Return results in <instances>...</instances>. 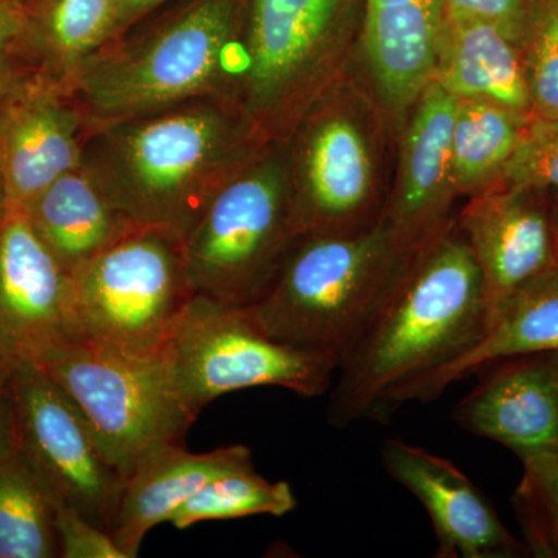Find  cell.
I'll use <instances>...</instances> for the list:
<instances>
[{
    "label": "cell",
    "instance_id": "obj_25",
    "mask_svg": "<svg viewBox=\"0 0 558 558\" xmlns=\"http://www.w3.org/2000/svg\"><path fill=\"white\" fill-rule=\"evenodd\" d=\"M296 508L292 487L284 481L259 475L253 462L209 481L172 515L175 529H189L204 521L244 517H284Z\"/></svg>",
    "mask_w": 558,
    "mask_h": 558
},
{
    "label": "cell",
    "instance_id": "obj_17",
    "mask_svg": "<svg viewBox=\"0 0 558 558\" xmlns=\"http://www.w3.org/2000/svg\"><path fill=\"white\" fill-rule=\"evenodd\" d=\"M458 98L435 80L418 95L403 138L398 189L385 215L400 240L416 248L446 227L451 185V138Z\"/></svg>",
    "mask_w": 558,
    "mask_h": 558
},
{
    "label": "cell",
    "instance_id": "obj_27",
    "mask_svg": "<svg viewBox=\"0 0 558 558\" xmlns=\"http://www.w3.org/2000/svg\"><path fill=\"white\" fill-rule=\"evenodd\" d=\"M521 53L531 116L558 120V0H529Z\"/></svg>",
    "mask_w": 558,
    "mask_h": 558
},
{
    "label": "cell",
    "instance_id": "obj_8",
    "mask_svg": "<svg viewBox=\"0 0 558 558\" xmlns=\"http://www.w3.org/2000/svg\"><path fill=\"white\" fill-rule=\"evenodd\" d=\"M165 366L183 409H202L229 392L279 387L315 398L332 388L340 360L293 347L256 328L240 307L194 295L165 348Z\"/></svg>",
    "mask_w": 558,
    "mask_h": 558
},
{
    "label": "cell",
    "instance_id": "obj_4",
    "mask_svg": "<svg viewBox=\"0 0 558 558\" xmlns=\"http://www.w3.org/2000/svg\"><path fill=\"white\" fill-rule=\"evenodd\" d=\"M416 248L385 216L365 229L301 234L267 292L240 310L271 339L340 360Z\"/></svg>",
    "mask_w": 558,
    "mask_h": 558
},
{
    "label": "cell",
    "instance_id": "obj_30",
    "mask_svg": "<svg viewBox=\"0 0 558 558\" xmlns=\"http://www.w3.org/2000/svg\"><path fill=\"white\" fill-rule=\"evenodd\" d=\"M444 10L449 21L473 20L497 25L521 46L529 0H444Z\"/></svg>",
    "mask_w": 558,
    "mask_h": 558
},
{
    "label": "cell",
    "instance_id": "obj_11",
    "mask_svg": "<svg viewBox=\"0 0 558 558\" xmlns=\"http://www.w3.org/2000/svg\"><path fill=\"white\" fill-rule=\"evenodd\" d=\"M89 119L75 95L27 68L0 100V171L9 211H24L50 183L80 167Z\"/></svg>",
    "mask_w": 558,
    "mask_h": 558
},
{
    "label": "cell",
    "instance_id": "obj_23",
    "mask_svg": "<svg viewBox=\"0 0 558 558\" xmlns=\"http://www.w3.org/2000/svg\"><path fill=\"white\" fill-rule=\"evenodd\" d=\"M57 498L20 450L0 462V558L60 557Z\"/></svg>",
    "mask_w": 558,
    "mask_h": 558
},
{
    "label": "cell",
    "instance_id": "obj_31",
    "mask_svg": "<svg viewBox=\"0 0 558 558\" xmlns=\"http://www.w3.org/2000/svg\"><path fill=\"white\" fill-rule=\"evenodd\" d=\"M25 27V7L0 3V100L11 84L28 68L21 39Z\"/></svg>",
    "mask_w": 558,
    "mask_h": 558
},
{
    "label": "cell",
    "instance_id": "obj_7",
    "mask_svg": "<svg viewBox=\"0 0 558 558\" xmlns=\"http://www.w3.org/2000/svg\"><path fill=\"white\" fill-rule=\"evenodd\" d=\"M349 0H250L233 101L260 146L286 142L315 106Z\"/></svg>",
    "mask_w": 558,
    "mask_h": 558
},
{
    "label": "cell",
    "instance_id": "obj_6",
    "mask_svg": "<svg viewBox=\"0 0 558 558\" xmlns=\"http://www.w3.org/2000/svg\"><path fill=\"white\" fill-rule=\"evenodd\" d=\"M193 299L182 240L138 227L70 274L72 340L160 357Z\"/></svg>",
    "mask_w": 558,
    "mask_h": 558
},
{
    "label": "cell",
    "instance_id": "obj_5",
    "mask_svg": "<svg viewBox=\"0 0 558 558\" xmlns=\"http://www.w3.org/2000/svg\"><path fill=\"white\" fill-rule=\"evenodd\" d=\"M301 234L288 142L269 143L222 183L183 238L194 295L231 307L256 303Z\"/></svg>",
    "mask_w": 558,
    "mask_h": 558
},
{
    "label": "cell",
    "instance_id": "obj_35",
    "mask_svg": "<svg viewBox=\"0 0 558 558\" xmlns=\"http://www.w3.org/2000/svg\"><path fill=\"white\" fill-rule=\"evenodd\" d=\"M7 213H9V199H7L5 180L0 171V220L5 218Z\"/></svg>",
    "mask_w": 558,
    "mask_h": 558
},
{
    "label": "cell",
    "instance_id": "obj_3",
    "mask_svg": "<svg viewBox=\"0 0 558 558\" xmlns=\"http://www.w3.org/2000/svg\"><path fill=\"white\" fill-rule=\"evenodd\" d=\"M250 0H186L84 62L73 95L89 124L230 98L242 65Z\"/></svg>",
    "mask_w": 558,
    "mask_h": 558
},
{
    "label": "cell",
    "instance_id": "obj_9",
    "mask_svg": "<svg viewBox=\"0 0 558 558\" xmlns=\"http://www.w3.org/2000/svg\"><path fill=\"white\" fill-rule=\"evenodd\" d=\"M83 414L98 447L126 480L148 454L193 424L163 357L134 359L69 340L35 360Z\"/></svg>",
    "mask_w": 558,
    "mask_h": 558
},
{
    "label": "cell",
    "instance_id": "obj_15",
    "mask_svg": "<svg viewBox=\"0 0 558 558\" xmlns=\"http://www.w3.org/2000/svg\"><path fill=\"white\" fill-rule=\"evenodd\" d=\"M389 476L418 499L438 539L439 558H513L529 553L486 495L449 459L402 439L381 444Z\"/></svg>",
    "mask_w": 558,
    "mask_h": 558
},
{
    "label": "cell",
    "instance_id": "obj_16",
    "mask_svg": "<svg viewBox=\"0 0 558 558\" xmlns=\"http://www.w3.org/2000/svg\"><path fill=\"white\" fill-rule=\"evenodd\" d=\"M465 432L524 458L558 450V388L545 354L499 360L454 410Z\"/></svg>",
    "mask_w": 558,
    "mask_h": 558
},
{
    "label": "cell",
    "instance_id": "obj_10",
    "mask_svg": "<svg viewBox=\"0 0 558 558\" xmlns=\"http://www.w3.org/2000/svg\"><path fill=\"white\" fill-rule=\"evenodd\" d=\"M16 449L58 505L112 532L124 480L105 458L83 414L33 360L13 362Z\"/></svg>",
    "mask_w": 558,
    "mask_h": 558
},
{
    "label": "cell",
    "instance_id": "obj_34",
    "mask_svg": "<svg viewBox=\"0 0 558 558\" xmlns=\"http://www.w3.org/2000/svg\"><path fill=\"white\" fill-rule=\"evenodd\" d=\"M422 0H366V9H384V7H409Z\"/></svg>",
    "mask_w": 558,
    "mask_h": 558
},
{
    "label": "cell",
    "instance_id": "obj_18",
    "mask_svg": "<svg viewBox=\"0 0 558 558\" xmlns=\"http://www.w3.org/2000/svg\"><path fill=\"white\" fill-rule=\"evenodd\" d=\"M553 352H558V267L502 300L492 312L478 343L450 365L403 388L392 400V410L414 400L429 402L454 381L499 360Z\"/></svg>",
    "mask_w": 558,
    "mask_h": 558
},
{
    "label": "cell",
    "instance_id": "obj_12",
    "mask_svg": "<svg viewBox=\"0 0 558 558\" xmlns=\"http://www.w3.org/2000/svg\"><path fill=\"white\" fill-rule=\"evenodd\" d=\"M301 233L373 226V160L365 135L341 113L312 108L286 140Z\"/></svg>",
    "mask_w": 558,
    "mask_h": 558
},
{
    "label": "cell",
    "instance_id": "obj_32",
    "mask_svg": "<svg viewBox=\"0 0 558 558\" xmlns=\"http://www.w3.org/2000/svg\"><path fill=\"white\" fill-rule=\"evenodd\" d=\"M16 450L14 424L13 362L0 355V462Z\"/></svg>",
    "mask_w": 558,
    "mask_h": 558
},
{
    "label": "cell",
    "instance_id": "obj_37",
    "mask_svg": "<svg viewBox=\"0 0 558 558\" xmlns=\"http://www.w3.org/2000/svg\"><path fill=\"white\" fill-rule=\"evenodd\" d=\"M550 204H553L554 227H556L558 248V191H553V193H550Z\"/></svg>",
    "mask_w": 558,
    "mask_h": 558
},
{
    "label": "cell",
    "instance_id": "obj_28",
    "mask_svg": "<svg viewBox=\"0 0 558 558\" xmlns=\"http://www.w3.org/2000/svg\"><path fill=\"white\" fill-rule=\"evenodd\" d=\"M494 185L542 193L558 191V120L529 117Z\"/></svg>",
    "mask_w": 558,
    "mask_h": 558
},
{
    "label": "cell",
    "instance_id": "obj_1",
    "mask_svg": "<svg viewBox=\"0 0 558 558\" xmlns=\"http://www.w3.org/2000/svg\"><path fill=\"white\" fill-rule=\"evenodd\" d=\"M483 277L462 234L444 227L414 250L341 355L328 417L336 427L385 416L403 388L450 365L487 328Z\"/></svg>",
    "mask_w": 558,
    "mask_h": 558
},
{
    "label": "cell",
    "instance_id": "obj_2",
    "mask_svg": "<svg viewBox=\"0 0 558 558\" xmlns=\"http://www.w3.org/2000/svg\"><path fill=\"white\" fill-rule=\"evenodd\" d=\"M260 148L236 102L204 98L89 124L80 167L134 226L183 241L213 194Z\"/></svg>",
    "mask_w": 558,
    "mask_h": 558
},
{
    "label": "cell",
    "instance_id": "obj_29",
    "mask_svg": "<svg viewBox=\"0 0 558 558\" xmlns=\"http://www.w3.org/2000/svg\"><path fill=\"white\" fill-rule=\"evenodd\" d=\"M57 532L62 558H128L112 532L68 506L58 505Z\"/></svg>",
    "mask_w": 558,
    "mask_h": 558
},
{
    "label": "cell",
    "instance_id": "obj_13",
    "mask_svg": "<svg viewBox=\"0 0 558 558\" xmlns=\"http://www.w3.org/2000/svg\"><path fill=\"white\" fill-rule=\"evenodd\" d=\"M459 223L483 277L488 318L510 293L558 267L550 193L494 185L475 194Z\"/></svg>",
    "mask_w": 558,
    "mask_h": 558
},
{
    "label": "cell",
    "instance_id": "obj_36",
    "mask_svg": "<svg viewBox=\"0 0 558 558\" xmlns=\"http://www.w3.org/2000/svg\"><path fill=\"white\" fill-rule=\"evenodd\" d=\"M545 357L546 362H548L550 374H553L554 381H556L558 388V352H553V354H545Z\"/></svg>",
    "mask_w": 558,
    "mask_h": 558
},
{
    "label": "cell",
    "instance_id": "obj_20",
    "mask_svg": "<svg viewBox=\"0 0 558 558\" xmlns=\"http://www.w3.org/2000/svg\"><path fill=\"white\" fill-rule=\"evenodd\" d=\"M433 80L458 100L494 102L531 117L521 46L497 25L446 20Z\"/></svg>",
    "mask_w": 558,
    "mask_h": 558
},
{
    "label": "cell",
    "instance_id": "obj_19",
    "mask_svg": "<svg viewBox=\"0 0 558 558\" xmlns=\"http://www.w3.org/2000/svg\"><path fill=\"white\" fill-rule=\"evenodd\" d=\"M253 462L245 446L191 453L178 442L148 454L124 480L113 538L128 558L138 556L146 534L172 515L205 484L222 473Z\"/></svg>",
    "mask_w": 558,
    "mask_h": 558
},
{
    "label": "cell",
    "instance_id": "obj_24",
    "mask_svg": "<svg viewBox=\"0 0 558 558\" xmlns=\"http://www.w3.org/2000/svg\"><path fill=\"white\" fill-rule=\"evenodd\" d=\"M529 117L481 100H459L451 138L453 191L494 185L512 156Z\"/></svg>",
    "mask_w": 558,
    "mask_h": 558
},
{
    "label": "cell",
    "instance_id": "obj_21",
    "mask_svg": "<svg viewBox=\"0 0 558 558\" xmlns=\"http://www.w3.org/2000/svg\"><path fill=\"white\" fill-rule=\"evenodd\" d=\"M22 213L69 275L138 229L81 167L50 183Z\"/></svg>",
    "mask_w": 558,
    "mask_h": 558
},
{
    "label": "cell",
    "instance_id": "obj_22",
    "mask_svg": "<svg viewBox=\"0 0 558 558\" xmlns=\"http://www.w3.org/2000/svg\"><path fill=\"white\" fill-rule=\"evenodd\" d=\"M119 38L116 0H33L21 46L28 68L73 94L84 62Z\"/></svg>",
    "mask_w": 558,
    "mask_h": 558
},
{
    "label": "cell",
    "instance_id": "obj_33",
    "mask_svg": "<svg viewBox=\"0 0 558 558\" xmlns=\"http://www.w3.org/2000/svg\"><path fill=\"white\" fill-rule=\"evenodd\" d=\"M165 2L168 0H116L117 13H119V36L146 20Z\"/></svg>",
    "mask_w": 558,
    "mask_h": 558
},
{
    "label": "cell",
    "instance_id": "obj_26",
    "mask_svg": "<svg viewBox=\"0 0 558 558\" xmlns=\"http://www.w3.org/2000/svg\"><path fill=\"white\" fill-rule=\"evenodd\" d=\"M523 476L513 494V508L524 545L537 557L558 558V450L521 458Z\"/></svg>",
    "mask_w": 558,
    "mask_h": 558
},
{
    "label": "cell",
    "instance_id": "obj_14",
    "mask_svg": "<svg viewBox=\"0 0 558 558\" xmlns=\"http://www.w3.org/2000/svg\"><path fill=\"white\" fill-rule=\"evenodd\" d=\"M72 340L70 275L24 213L0 220V355L38 360Z\"/></svg>",
    "mask_w": 558,
    "mask_h": 558
},
{
    "label": "cell",
    "instance_id": "obj_38",
    "mask_svg": "<svg viewBox=\"0 0 558 558\" xmlns=\"http://www.w3.org/2000/svg\"><path fill=\"white\" fill-rule=\"evenodd\" d=\"M33 0H0V3H17V5L27 7Z\"/></svg>",
    "mask_w": 558,
    "mask_h": 558
}]
</instances>
